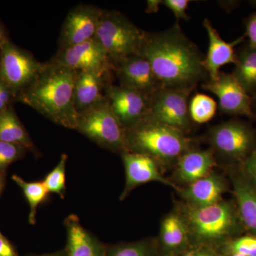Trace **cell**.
<instances>
[{
    "instance_id": "obj_41",
    "label": "cell",
    "mask_w": 256,
    "mask_h": 256,
    "mask_svg": "<svg viewBox=\"0 0 256 256\" xmlns=\"http://www.w3.org/2000/svg\"><path fill=\"white\" fill-rule=\"evenodd\" d=\"M230 256H246L242 255V254H232V255H230Z\"/></svg>"
},
{
    "instance_id": "obj_5",
    "label": "cell",
    "mask_w": 256,
    "mask_h": 256,
    "mask_svg": "<svg viewBox=\"0 0 256 256\" xmlns=\"http://www.w3.org/2000/svg\"><path fill=\"white\" fill-rule=\"evenodd\" d=\"M146 32L140 30L124 14L105 11L101 16L95 38L106 50L111 63L141 55Z\"/></svg>"
},
{
    "instance_id": "obj_3",
    "label": "cell",
    "mask_w": 256,
    "mask_h": 256,
    "mask_svg": "<svg viewBox=\"0 0 256 256\" xmlns=\"http://www.w3.org/2000/svg\"><path fill=\"white\" fill-rule=\"evenodd\" d=\"M124 130L128 152L146 154L162 164L176 162L185 152L194 149L186 134L149 116Z\"/></svg>"
},
{
    "instance_id": "obj_19",
    "label": "cell",
    "mask_w": 256,
    "mask_h": 256,
    "mask_svg": "<svg viewBox=\"0 0 256 256\" xmlns=\"http://www.w3.org/2000/svg\"><path fill=\"white\" fill-rule=\"evenodd\" d=\"M226 183L220 175L212 174L188 185L178 188L180 196L192 207H206L223 201L222 196L226 192Z\"/></svg>"
},
{
    "instance_id": "obj_4",
    "label": "cell",
    "mask_w": 256,
    "mask_h": 256,
    "mask_svg": "<svg viewBox=\"0 0 256 256\" xmlns=\"http://www.w3.org/2000/svg\"><path fill=\"white\" fill-rule=\"evenodd\" d=\"M182 216L190 237L198 244L223 242L242 226L236 206L222 201L206 207H183Z\"/></svg>"
},
{
    "instance_id": "obj_1",
    "label": "cell",
    "mask_w": 256,
    "mask_h": 256,
    "mask_svg": "<svg viewBox=\"0 0 256 256\" xmlns=\"http://www.w3.org/2000/svg\"><path fill=\"white\" fill-rule=\"evenodd\" d=\"M141 55L150 64L161 88L194 90L210 79L204 57L178 22L165 31L146 32Z\"/></svg>"
},
{
    "instance_id": "obj_9",
    "label": "cell",
    "mask_w": 256,
    "mask_h": 256,
    "mask_svg": "<svg viewBox=\"0 0 256 256\" xmlns=\"http://www.w3.org/2000/svg\"><path fill=\"white\" fill-rule=\"evenodd\" d=\"M194 90L160 88L150 98L148 116L186 134L192 128L190 96Z\"/></svg>"
},
{
    "instance_id": "obj_20",
    "label": "cell",
    "mask_w": 256,
    "mask_h": 256,
    "mask_svg": "<svg viewBox=\"0 0 256 256\" xmlns=\"http://www.w3.org/2000/svg\"><path fill=\"white\" fill-rule=\"evenodd\" d=\"M234 194L242 226L256 236V184L242 170L232 173Z\"/></svg>"
},
{
    "instance_id": "obj_28",
    "label": "cell",
    "mask_w": 256,
    "mask_h": 256,
    "mask_svg": "<svg viewBox=\"0 0 256 256\" xmlns=\"http://www.w3.org/2000/svg\"><path fill=\"white\" fill-rule=\"evenodd\" d=\"M106 256H153V248L148 240L118 244L107 248Z\"/></svg>"
},
{
    "instance_id": "obj_35",
    "label": "cell",
    "mask_w": 256,
    "mask_h": 256,
    "mask_svg": "<svg viewBox=\"0 0 256 256\" xmlns=\"http://www.w3.org/2000/svg\"><path fill=\"white\" fill-rule=\"evenodd\" d=\"M182 256H218L215 252L210 249L200 248L186 252Z\"/></svg>"
},
{
    "instance_id": "obj_30",
    "label": "cell",
    "mask_w": 256,
    "mask_h": 256,
    "mask_svg": "<svg viewBox=\"0 0 256 256\" xmlns=\"http://www.w3.org/2000/svg\"><path fill=\"white\" fill-rule=\"evenodd\" d=\"M229 255L242 254L246 256H256V236H247L230 240L225 247Z\"/></svg>"
},
{
    "instance_id": "obj_14",
    "label": "cell",
    "mask_w": 256,
    "mask_h": 256,
    "mask_svg": "<svg viewBox=\"0 0 256 256\" xmlns=\"http://www.w3.org/2000/svg\"><path fill=\"white\" fill-rule=\"evenodd\" d=\"M121 156L126 170V182L120 196V201L126 200L134 188L146 183H162L178 191V188L161 174L159 162L154 158L131 152H124Z\"/></svg>"
},
{
    "instance_id": "obj_24",
    "label": "cell",
    "mask_w": 256,
    "mask_h": 256,
    "mask_svg": "<svg viewBox=\"0 0 256 256\" xmlns=\"http://www.w3.org/2000/svg\"><path fill=\"white\" fill-rule=\"evenodd\" d=\"M237 52V64L232 75L250 96L256 94V50L244 45Z\"/></svg>"
},
{
    "instance_id": "obj_2",
    "label": "cell",
    "mask_w": 256,
    "mask_h": 256,
    "mask_svg": "<svg viewBox=\"0 0 256 256\" xmlns=\"http://www.w3.org/2000/svg\"><path fill=\"white\" fill-rule=\"evenodd\" d=\"M78 72L50 62L16 100L62 127L76 130L75 86Z\"/></svg>"
},
{
    "instance_id": "obj_32",
    "label": "cell",
    "mask_w": 256,
    "mask_h": 256,
    "mask_svg": "<svg viewBox=\"0 0 256 256\" xmlns=\"http://www.w3.org/2000/svg\"><path fill=\"white\" fill-rule=\"evenodd\" d=\"M245 36L248 38V44L256 50V13L250 15L246 21Z\"/></svg>"
},
{
    "instance_id": "obj_38",
    "label": "cell",
    "mask_w": 256,
    "mask_h": 256,
    "mask_svg": "<svg viewBox=\"0 0 256 256\" xmlns=\"http://www.w3.org/2000/svg\"><path fill=\"white\" fill-rule=\"evenodd\" d=\"M34 256H68L67 255V252H66L65 249L63 250H60V252H54V254H43V255H38Z\"/></svg>"
},
{
    "instance_id": "obj_15",
    "label": "cell",
    "mask_w": 256,
    "mask_h": 256,
    "mask_svg": "<svg viewBox=\"0 0 256 256\" xmlns=\"http://www.w3.org/2000/svg\"><path fill=\"white\" fill-rule=\"evenodd\" d=\"M120 85L150 98L161 88L150 64L142 55H134L114 65Z\"/></svg>"
},
{
    "instance_id": "obj_34",
    "label": "cell",
    "mask_w": 256,
    "mask_h": 256,
    "mask_svg": "<svg viewBox=\"0 0 256 256\" xmlns=\"http://www.w3.org/2000/svg\"><path fill=\"white\" fill-rule=\"evenodd\" d=\"M0 256H18L14 248L2 234H0Z\"/></svg>"
},
{
    "instance_id": "obj_27",
    "label": "cell",
    "mask_w": 256,
    "mask_h": 256,
    "mask_svg": "<svg viewBox=\"0 0 256 256\" xmlns=\"http://www.w3.org/2000/svg\"><path fill=\"white\" fill-rule=\"evenodd\" d=\"M68 160V156L67 154H62L58 164L47 174L43 181L48 193L55 194L62 198H64L66 193V173Z\"/></svg>"
},
{
    "instance_id": "obj_12",
    "label": "cell",
    "mask_w": 256,
    "mask_h": 256,
    "mask_svg": "<svg viewBox=\"0 0 256 256\" xmlns=\"http://www.w3.org/2000/svg\"><path fill=\"white\" fill-rule=\"evenodd\" d=\"M106 98L124 130L134 127L149 114V98L132 89L110 84L106 89Z\"/></svg>"
},
{
    "instance_id": "obj_11",
    "label": "cell",
    "mask_w": 256,
    "mask_h": 256,
    "mask_svg": "<svg viewBox=\"0 0 256 256\" xmlns=\"http://www.w3.org/2000/svg\"><path fill=\"white\" fill-rule=\"evenodd\" d=\"M50 62L78 72L92 70L110 74L114 70L108 56L95 38L80 44L60 48Z\"/></svg>"
},
{
    "instance_id": "obj_16",
    "label": "cell",
    "mask_w": 256,
    "mask_h": 256,
    "mask_svg": "<svg viewBox=\"0 0 256 256\" xmlns=\"http://www.w3.org/2000/svg\"><path fill=\"white\" fill-rule=\"evenodd\" d=\"M203 26L208 37V48L204 57L203 65L208 74L210 79H214L220 74V69L228 64H237V50L236 47L245 40V35L235 41L226 42L220 37L212 22L208 18L204 20Z\"/></svg>"
},
{
    "instance_id": "obj_36",
    "label": "cell",
    "mask_w": 256,
    "mask_h": 256,
    "mask_svg": "<svg viewBox=\"0 0 256 256\" xmlns=\"http://www.w3.org/2000/svg\"><path fill=\"white\" fill-rule=\"evenodd\" d=\"M148 6L146 8V12L148 13H154L159 10L160 4H161V1L159 0H151V1L146 2Z\"/></svg>"
},
{
    "instance_id": "obj_42",
    "label": "cell",
    "mask_w": 256,
    "mask_h": 256,
    "mask_svg": "<svg viewBox=\"0 0 256 256\" xmlns=\"http://www.w3.org/2000/svg\"><path fill=\"white\" fill-rule=\"evenodd\" d=\"M256 3H254V4H256V2H255Z\"/></svg>"
},
{
    "instance_id": "obj_31",
    "label": "cell",
    "mask_w": 256,
    "mask_h": 256,
    "mask_svg": "<svg viewBox=\"0 0 256 256\" xmlns=\"http://www.w3.org/2000/svg\"><path fill=\"white\" fill-rule=\"evenodd\" d=\"M192 2L190 0H162L161 4L168 8L174 14L178 22L180 20L188 21L190 18L186 11Z\"/></svg>"
},
{
    "instance_id": "obj_6",
    "label": "cell",
    "mask_w": 256,
    "mask_h": 256,
    "mask_svg": "<svg viewBox=\"0 0 256 256\" xmlns=\"http://www.w3.org/2000/svg\"><path fill=\"white\" fill-rule=\"evenodd\" d=\"M76 130L100 148L122 154L127 152L126 130L108 100L78 114Z\"/></svg>"
},
{
    "instance_id": "obj_39",
    "label": "cell",
    "mask_w": 256,
    "mask_h": 256,
    "mask_svg": "<svg viewBox=\"0 0 256 256\" xmlns=\"http://www.w3.org/2000/svg\"><path fill=\"white\" fill-rule=\"evenodd\" d=\"M252 111L254 114V120H256V94L252 96Z\"/></svg>"
},
{
    "instance_id": "obj_21",
    "label": "cell",
    "mask_w": 256,
    "mask_h": 256,
    "mask_svg": "<svg viewBox=\"0 0 256 256\" xmlns=\"http://www.w3.org/2000/svg\"><path fill=\"white\" fill-rule=\"evenodd\" d=\"M176 163V178L186 186L212 174L217 165L213 151L194 148L180 156Z\"/></svg>"
},
{
    "instance_id": "obj_43",
    "label": "cell",
    "mask_w": 256,
    "mask_h": 256,
    "mask_svg": "<svg viewBox=\"0 0 256 256\" xmlns=\"http://www.w3.org/2000/svg\"><path fill=\"white\" fill-rule=\"evenodd\" d=\"M0 112H1V110H0Z\"/></svg>"
},
{
    "instance_id": "obj_23",
    "label": "cell",
    "mask_w": 256,
    "mask_h": 256,
    "mask_svg": "<svg viewBox=\"0 0 256 256\" xmlns=\"http://www.w3.org/2000/svg\"><path fill=\"white\" fill-rule=\"evenodd\" d=\"M160 239L164 248L170 252L182 250L188 245V227L180 214L172 213L165 217L161 225Z\"/></svg>"
},
{
    "instance_id": "obj_40",
    "label": "cell",
    "mask_w": 256,
    "mask_h": 256,
    "mask_svg": "<svg viewBox=\"0 0 256 256\" xmlns=\"http://www.w3.org/2000/svg\"><path fill=\"white\" fill-rule=\"evenodd\" d=\"M3 186H4V178L2 174H0V194L2 191Z\"/></svg>"
},
{
    "instance_id": "obj_44",
    "label": "cell",
    "mask_w": 256,
    "mask_h": 256,
    "mask_svg": "<svg viewBox=\"0 0 256 256\" xmlns=\"http://www.w3.org/2000/svg\"><path fill=\"white\" fill-rule=\"evenodd\" d=\"M0 234H1V232H0Z\"/></svg>"
},
{
    "instance_id": "obj_29",
    "label": "cell",
    "mask_w": 256,
    "mask_h": 256,
    "mask_svg": "<svg viewBox=\"0 0 256 256\" xmlns=\"http://www.w3.org/2000/svg\"><path fill=\"white\" fill-rule=\"evenodd\" d=\"M26 151L22 146L0 141V174L10 164L21 159Z\"/></svg>"
},
{
    "instance_id": "obj_26",
    "label": "cell",
    "mask_w": 256,
    "mask_h": 256,
    "mask_svg": "<svg viewBox=\"0 0 256 256\" xmlns=\"http://www.w3.org/2000/svg\"><path fill=\"white\" fill-rule=\"evenodd\" d=\"M217 102L204 94H198L190 102V114L192 122L206 124L214 118L217 112Z\"/></svg>"
},
{
    "instance_id": "obj_25",
    "label": "cell",
    "mask_w": 256,
    "mask_h": 256,
    "mask_svg": "<svg viewBox=\"0 0 256 256\" xmlns=\"http://www.w3.org/2000/svg\"><path fill=\"white\" fill-rule=\"evenodd\" d=\"M12 180L22 190L25 198L30 204L28 222L31 225H35L36 222L37 208L46 200L50 193L43 181L28 182L18 175H14Z\"/></svg>"
},
{
    "instance_id": "obj_13",
    "label": "cell",
    "mask_w": 256,
    "mask_h": 256,
    "mask_svg": "<svg viewBox=\"0 0 256 256\" xmlns=\"http://www.w3.org/2000/svg\"><path fill=\"white\" fill-rule=\"evenodd\" d=\"M104 10L92 5H79L68 13L62 26L60 48L80 44L95 38Z\"/></svg>"
},
{
    "instance_id": "obj_37",
    "label": "cell",
    "mask_w": 256,
    "mask_h": 256,
    "mask_svg": "<svg viewBox=\"0 0 256 256\" xmlns=\"http://www.w3.org/2000/svg\"><path fill=\"white\" fill-rule=\"evenodd\" d=\"M8 40V34H6V30H5L4 25L0 22V46Z\"/></svg>"
},
{
    "instance_id": "obj_10",
    "label": "cell",
    "mask_w": 256,
    "mask_h": 256,
    "mask_svg": "<svg viewBox=\"0 0 256 256\" xmlns=\"http://www.w3.org/2000/svg\"><path fill=\"white\" fill-rule=\"evenodd\" d=\"M202 88L214 94L220 101L222 114L233 116H246L254 120L252 97L239 84L232 74L220 72L214 79H208Z\"/></svg>"
},
{
    "instance_id": "obj_33",
    "label": "cell",
    "mask_w": 256,
    "mask_h": 256,
    "mask_svg": "<svg viewBox=\"0 0 256 256\" xmlns=\"http://www.w3.org/2000/svg\"><path fill=\"white\" fill-rule=\"evenodd\" d=\"M242 170L256 184V150L242 163Z\"/></svg>"
},
{
    "instance_id": "obj_8",
    "label": "cell",
    "mask_w": 256,
    "mask_h": 256,
    "mask_svg": "<svg viewBox=\"0 0 256 256\" xmlns=\"http://www.w3.org/2000/svg\"><path fill=\"white\" fill-rule=\"evenodd\" d=\"M208 140L220 156L240 164L256 150L255 130L240 120H230L212 128Z\"/></svg>"
},
{
    "instance_id": "obj_7",
    "label": "cell",
    "mask_w": 256,
    "mask_h": 256,
    "mask_svg": "<svg viewBox=\"0 0 256 256\" xmlns=\"http://www.w3.org/2000/svg\"><path fill=\"white\" fill-rule=\"evenodd\" d=\"M44 66L9 38L0 46V80L8 86L16 100L36 80Z\"/></svg>"
},
{
    "instance_id": "obj_22",
    "label": "cell",
    "mask_w": 256,
    "mask_h": 256,
    "mask_svg": "<svg viewBox=\"0 0 256 256\" xmlns=\"http://www.w3.org/2000/svg\"><path fill=\"white\" fill-rule=\"evenodd\" d=\"M0 141L22 146L36 156L40 154L12 106L0 112Z\"/></svg>"
},
{
    "instance_id": "obj_17",
    "label": "cell",
    "mask_w": 256,
    "mask_h": 256,
    "mask_svg": "<svg viewBox=\"0 0 256 256\" xmlns=\"http://www.w3.org/2000/svg\"><path fill=\"white\" fill-rule=\"evenodd\" d=\"M64 226L68 256H106L107 247L82 226L78 216H68L64 220Z\"/></svg>"
},
{
    "instance_id": "obj_18",
    "label": "cell",
    "mask_w": 256,
    "mask_h": 256,
    "mask_svg": "<svg viewBox=\"0 0 256 256\" xmlns=\"http://www.w3.org/2000/svg\"><path fill=\"white\" fill-rule=\"evenodd\" d=\"M110 76L92 70L78 72L75 86V106L78 114L106 100Z\"/></svg>"
}]
</instances>
